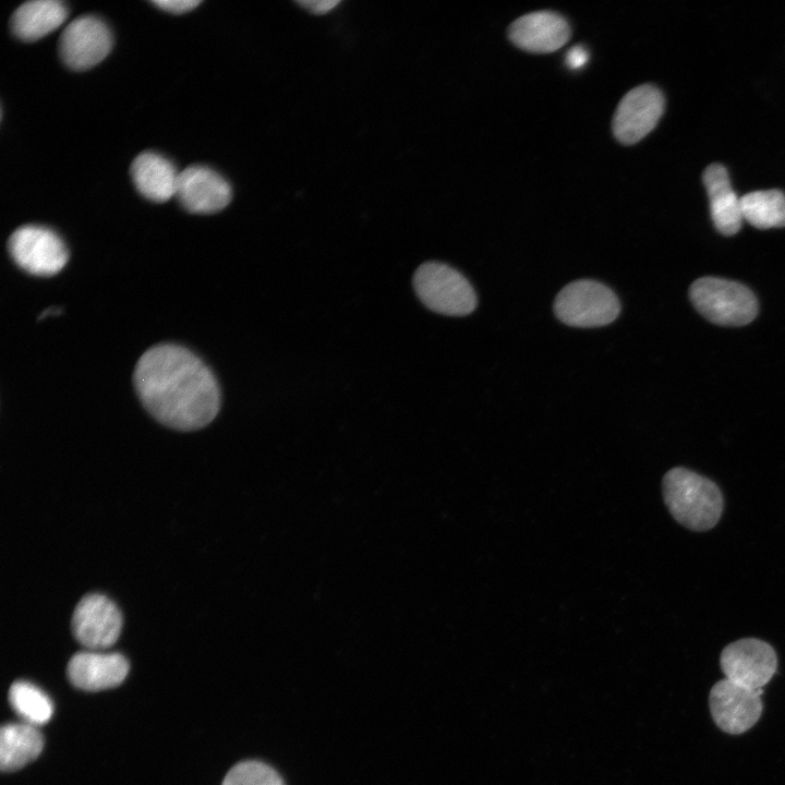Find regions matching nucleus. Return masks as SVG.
I'll return each instance as SVG.
<instances>
[{"mask_svg":"<svg viewBox=\"0 0 785 785\" xmlns=\"http://www.w3.org/2000/svg\"><path fill=\"white\" fill-rule=\"evenodd\" d=\"M133 381L145 409L171 428H202L219 411L220 389L214 373L182 346L160 343L146 350Z\"/></svg>","mask_w":785,"mask_h":785,"instance_id":"f257e3e1","label":"nucleus"},{"mask_svg":"<svg viewBox=\"0 0 785 785\" xmlns=\"http://www.w3.org/2000/svg\"><path fill=\"white\" fill-rule=\"evenodd\" d=\"M663 497L674 519L692 531L712 529L723 512L718 486L683 467L673 468L664 475Z\"/></svg>","mask_w":785,"mask_h":785,"instance_id":"f03ea898","label":"nucleus"},{"mask_svg":"<svg viewBox=\"0 0 785 785\" xmlns=\"http://www.w3.org/2000/svg\"><path fill=\"white\" fill-rule=\"evenodd\" d=\"M697 311L713 324L744 326L758 314L754 293L745 285L717 277H702L690 287Z\"/></svg>","mask_w":785,"mask_h":785,"instance_id":"7ed1b4c3","label":"nucleus"},{"mask_svg":"<svg viewBox=\"0 0 785 785\" xmlns=\"http://www.w3.org/2000/svg\"><path fill=\"white\" fill-rule=\"evenodd\" d=\"M413 287L421 302L431 311L464 316L474 311L476 293L457 269L439 262L422 264L413 276Z\"/></svg>","mask_w":785,"mask_h":785,"instance_id":"20e7f679","label":"nucleus"},{"mask_svg":"<svg viewBox=\"0 0 785 785\" xmlns=\"http://www.w3.org/2000/svg\"><path fill=\"white\" fill-rule=\"evenodd\" d=\"M620 312L615 292L604 283L580 279L565 286L554 301V313L572 327H601L614 322Z\"/></svg>","mask_w":785,"mask_h":785,"instance_id":"39448f33","label":"nucleus"},{"mask_svg":"<svg viewBox=\"0 0 785 785\" xmlns=\"http://www.w3.org/2000/svg\"><path fill=\"white\" fill-rule=\"evenodd\" d=\"M8 247L17 266L40 277L58 274L69 259V251L60 235L43 226L17 228L11 234Z\"/></svg>","mask_w":785,"mask_h":785,"instance_id":"423d86ee","label":"nucleus"},{"mask_svg":"<svg viewBox=\"0 0 785 785\" xmlns=\"http://www.w3.org/2000/svg\"><path fill=\"white\" fill-rule=\"evenodd\" d=\"M664 108L665 98L659 87L652 84L633 87L615 110L612 124L614 136L624 145L638 143L656 126Z\"/></svg>","mask_w":785,"mask_h":785,"instance_id":"0eeeda50","label":"nucleus"},{"mask_svg":"<svg viewBox=\"0 0 785 785\" xmlns=\"http://www.w3.org/2000/svg\"><path fill=\"white\" fill-rule=\"evenodd\" d=\"M725 678L751 689H762L777 668L774 649L757 638H744L726 645L720 657Z\"/></svg>","mask_w":785,"mask_h":785,"instance_id":"6e6552de","label":"nucleus"},{"mask_svg":"<svg viewBox=\"0 0 785 785\" xmlns=\"http://www.w3.org/2000/svg\"><path fill=\"white\" fill-rule=\"evenodd\" d=\"M762 692L727 678L718 680L709 695L710 712L717 727L733 735L750 729L762 713Z\"/></svg>","mask_w":785,"mask_h":785,"instance_id":"1a4fd4ad","label":"nucleus"},{"mask_svg":"<svg viewBox=\"0 0 785 785\" xmlns=\"http://www.w3.org/2000/svg\"><path fill=\"white\" fill-rule=\"evenodd\" d=\"M112 37L108 26L98 17L84 15L73 20L59 38V53L70 69L87 70L110 52Z\"/></svg>","mask_w":785,"mask_h":785,"instance_id":"9d476101","label":"nucleus"},{"mask_svg":"<svg viewBox=\"0 0 785 785\" xmlns=\"http://www.w3.org/2000/svg\"><path fill=\"white\" fill-rule=\"evenodd\" d=\"M121 628L122 616L119 608L102 594L85 595L73 612V635L89 650L111 647L118 640Z\"/></svg>","mask_w":785,"mask_h":785,"instance_id":"9b49d317","label":"nucleus"},{"mask_svg":"<svg viewBox=\"0 0 785 785\" xmlns=\"http://www.w3.org/2000/svg\"><path fill=\"white\" fill-rule=\"evenodd\" d=\"M508 37L518 48L548 53L561 48L571 37L567 20L554 11H535L516 19L508 27Z\"/></svg>","mask_w":785,"mask_h":785,"instance_id":"f8f14e48","label":"nucleus"},{"mask_svg":"<svg viewBox=\"0 0 785 785\" xmlns=\"http://www.w3.org/2000/svg\"><path fill=\"white\" fill-rule=\"evenodd\" d=\"M176 196L194 214H213L231 201V188L219 173L205 166H190L179 172Z\"/></svg>","mask_w":785,"mask_h":785,"instance_id":"ddd939ff","label":"nucleus"},{"mask_svg":"<svg viewBox=\"0 0 785 785\" xmlns=\"http://www.w3.org/2000/svg\"><path fill=\"white\" fill-rule=\"evenodd\" d=\"M67 673L76 688L99 691L119 686L129 673V662L120 653L82 651L71 657Z\"/></svg>","mask_w":785,"mask_h":785,"instance_id":"4468645a","label":"nucleus"},{"mask_svg":"<svg viewBox=\"0 0 785 785\" xmlns=\"http://www.w3.org/2000/svg\"><path fill=\"white\" fill-rule=\"evenodd\" d=\"M715 228L724 235L737 233L744 220L740 198L732 188L725 166L711 164L702 176Z\"/></svg>","mask_w":785,"mask_h":785,"instance_id":"2eb2a0df","label":"nucleus"},{"mask_svg":"<svg viewBox=\"0 0 785 785\" xmlns=\"http://www.w3.org/2000/svg\"><path fill=\"white\" fill-rule=\"evenodd\" d=\"M131 176L137 191L147 200L162 203L176 195L179 172L166 157L144 152L131 165Z\"/></svg>","mask_w":785,"mask_h":785,"instance_id":"dca6fc26","label":"nucleus"},{"mask_svg":"<svg viewBox=\"0 0 785 785\" xmlns=\"http://www.w3.org/2000/svg\"><path fill=\"white\" fill-rule=\"evenodd\" d=\"M68 9L57 0H34L20 5L11 17L13 34L34 41L58 28L67 19Z\"/></svg>","mask_w":785,"mask_h":785,"instance_id":"f3484780","label":"nucleus"},{"mask_svg":"<svg viewBox=\"0 0 785 785\" xmlns=\"http://www.w3.org/2000/svg\"><path fill=\"white\" fill-rule=\"evenodd\" d=\"M44 738L37 726L8 723L0 730V768L4 772L16 771L34 761L41 752Z\"/></svg>","mask_w":785,"mask_h":785,"instance_id":"a211bd4d","label":"nucleus"},{"mask_svg":"<svg viewBox=\"0 0 785 785\" xmlns=\"http://www.w3.org/2000/svg\"><path fill=\"white\" fill-rule=\"evenodd\" d=\"M744 219L758 229L785 227V194L776 189L753 191L740 197Z\"/></svg>","mask_w":785,"mask_h":785,"instance_id":"6ab92c4d","label":"nucleus"},{"mask_svg":"<svg viewBox=\"0 0 785 785\" xmlns=\"http://www.w3.org/2000/svg\"><path fill=\"white\" fill-rule=\"evenodd\" d=\"M9 701L23 721L34 726L47 723L53 712L49 697L36 685L24 680L12 684Z\"/></svg>","mask_w":785,"mask_h":785,"instance_id":"aec40b11","label":"nucleus"},{"mask_svg":"<svg viewBox=\"0 0 785 785\" xmlns=\"http://www.w3.org/2000/svg\"><path fill=\"white\" fill-rule=\"evenodd\" d=\"M221 785H286L280 774L258 760L237 763L226 774Z\"/></svg>","mask_w":785,"mask_h":785,"instance_id":"412c9836","label":"nucleus"},{"mask_svg":"<svg viewBox=\"0 0 785 785\" xmlns=\"http://www.w3.org/2000/svg\"><path fill=\"white\" fill-rule=\"evenodd\" d=\"M153 3L161 10L180 14L193 10L201 1L198 0H155Z\"/></svg>","mask_w":785,"mask_h":785,"instance_id":"4be33fe9","label":"nucleus"},{"mask_svg":"<svg viewBox=\"0 0 785 785\" xmlns=\"http://www.w3.org/2000/svg\"><path fill=\"white\" fill-rule=\"evenodd\" d=\"M588 58V51L581 45H578L569 49L566 62L570 69L578 70L587 63Z\"/></svg>","mask_w":785,"mask_h":785,"instance_id":"5701e85b","label":"nucleus"},{"mask_svg":"<svg viewBox=\"0 0 785 785\" xmlns=\"http://www.w3.org/2000/svg\"><path fill=\"white\" fill-rule=\"evenodd\" d=\"M298 3L314 14H325L328 11H330L331 9H334L337 4H339V1L338 0H324V1L305 0V1H298Z\"/></svg>","mask_w":785,"mask_h":785,"instance_id":"b1692460","label":"nucleus"}]
</instances>
